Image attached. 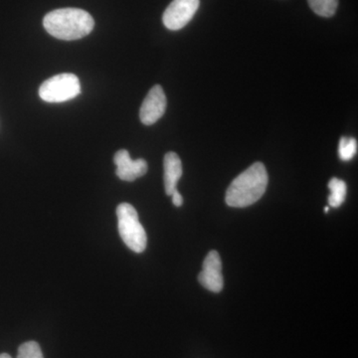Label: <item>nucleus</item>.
<instances>
[{
    "label": "nucleus",
    "instance_id": "obj_10",
    "mask_svg": "<svg viewBox=\"0 0 358 358\" xmlns=\"http://www.w3.org/2000/svg\"><path fill=\"white\" fill-rule=\"evenodd\" d=\"M329 188L331 190V194L329 196V206L338 208L345 202L348 186L345 181L334 178L329 180Z\"/></svg>",
    "mask_w": 358,
    "mask_h": 358
},
{
    "label": "nucleus",
    "instance_id": "obj_16",
    "mask_svg": "<svg viewBox=\"0 0 358 358\" xmlns=\"http://www.w3.org/2000/svg\"><path fill=\"white\" fill-rule=\"evenodd\" d=\"M329 206H327L326 208H324V212H326V213H327V212H329Z\"/></svg>",
    "mask_w": 358,
    "mask_h": 358
},
{
    "label": "nucleus",
    "instance_id": "obj_3",
    "mask_svg": "<svg viewBox=\"0 0 358 358\" xmlns=\"http://www.w3.org/2000/svg\"><path fill=\"white\" fill-rule=\"evenodd\" d=\"M120 236L131 251L143 253L147 248L148 237L133 205L122 203L117 208Z\"/></svg>",
    "mask_w": 358,
    "mask_h": 358
},
{
    "label": "nucleus",
    "instance_id": "obj_8",
    "mask_svg": "<svg viewBox=\"0 0 358 358\" xmlns=\"http://www.w3.org/2000/svg\"><path fill=\"white\" fill-rule=\"evenodd\" d=\"M114 162L117 166L115 173L122 180L131 182L148 173L147 162L143 159H131L128 150H119L115 155Z\"/></svg>",
    "mask_w": 358,
    "mask_h": 358
},
{
    "label": "nucleus",
    "instance_id": "obj_11",
    "mask_svg": "<svg viewBox=\"0 0 358 358\" xmlns=\"http://www.w3.org/2000/svg\"><path fill=\"white\" fill-rule=\"evenodd\" d=\"M313 13L322 17H331L338 7V0H308Z\"/></svg>",
    "mask_w": 358,
    "mask_h": 358
},
{
    "label": "nucleus",
    "instance_id": "obj_13",
    "mask_svg": "<svg viewBox=\"0 0 358 358\" xmlns=\"http://www.w3.org/2000/svg\"><path fill=\"white\" fill-rule=\"evenodd\" d=\"M17 358H44L36 341H27L18 348Z\"/></svg>",
    "mask_w": 358,
    "mask_h": 358
},
{
    "label": "nucleus",
    "instance_id": "obj_15",
    "mask_svg": "<svg viewBox=\"0 0 358 358\" xmlns=\"http://www.w3.org/2000/svg\"><path fill=\"white\" fill-rule=\"evenodd\" d=\"M0 358H13V357H11L10 355H7V353H1V355H0Z\"/></svg>",
    "mask_w": 358,
    "mask_h": 358
},
{
    "label": "nucleus",
    "instance_id": "obj_14",
    "mask_svg": "<svg viewBox=\"0 0 358 358\" xmlns=\"http://www.w3.org/2000/svg\"><path fill=\"white\" fill-rule=\"evenodd\" d=\"M171 197H173V204L176 205V207H180L181 205L183 204L182 196H181V194L178 192V189L171 194Z\"/></svg>",
    "mask_w": 358,
    "mask_h": 358
},
{
    "label": "nucleus",
    "instance_id": "obj_5",
    "mask_svg": "<svg viewBox=\"0 0 358 358\" xmlns=\"http://www.w3.org/2000/svg\"><path fill=\"white\" fill-rule=\"evenodd\" d=\"M199 6L200 0H173L164 11L162 22L173 31L182 29L192 20Z\"/></svg>",
    "mask_w": 358,
    "mask_h": 358
},
{
    "label": "nucleus",
    "instance_id": "obj_4",
    "mask_svg": "<svg viewBox=\"0 0 358 358\" xmlns=\"http://www.w3.org/2000/svg\"><path fill=\"white\" fill-rule=\"evenodd\" d=\"M81 93V84L76 75L65 73L49 78L41 85L39 96L48 103H63L76 98Z\"/></svg>",
    "mask_w": 358,
    "mask_h": 358
},
{
    "label": "nucleus",
    "instance_id": "obj_1",
    "mask_svg": "<svg viewBox=\"0 0 358 358\" xmlns=\"http://www.w3.org/2000/svg\"><path fill=\"white\" fill-rule=\"evenodd\" d=\"M268 173L262 162H255L232 181L225 201L230 207H243L256 203L267 189Z\"/></svg>",
    "mask_w": 358,
    "mask_h": 358
},
{
    "label": "nucleus",
    "instance_id": "obj_6",
    "mask_svg": "<svg viewBox=\"0 0 358 358\" xmlns=\"http://www.w3.org/2000/svg\"><path fill=\"white\" fill-rule=\"evenodd\" d=\"M166 96L164 89L159 85H155L148 92L143 100L140 110V119L145 126H152L155 124L166 110Z\"/></svg>",
    "mask_w": 358,
    "mask_h": 358
},
{
    "label": "nucleus",
    "instance_id": "obj_7",
    "mask_svg": "<svg viewBox=\"0 0 358 358\" xmlns=\"http://www.w3.org/2000/svg\"><path fill=\"white\" fill-rule=\"evenodd\" d=\"M199 281L201 286L213 293L222 291V263L218 252H209L202 265V272L199 275Z\"/></svg>",
    "mask_w": 358,
    "mask_h": 358
},
{
    "label": "nucleus",
    "instance_id": "obj_9",
    "mask_svg": "<svg viewBox=\"0 0 358 358\" xmlns=\"http://www.w3.org/2000/svg\"><path fill=\"white\" fill-rule=\"evenodd\" d=\"M164 188L167 195L173 194L178 189V183L182 176V164L176 152H167L164 159Z\"/></svg>",
    "mask_w": 358,
    "mask_h": 358
},
{
    "label": "nucleus",
    "instance_id": "obj_12",
    "mask_svg": "<svg viewBox=\"0 0 358 358\" xmlns=\"http://www.w3.org/2000/svg\"><path fill=\"white\" fill-rule=\"evenodd\" d=\"M357 141L355 138L343 136L339 141L338 155L343 162L352 159L357 154Z\"/></svg>",
    "mask_w": 358,
    "mask_h": 358
},
{
    "label": "nucleus",
    "instance_id": "obj_2",
    "mask_svg": "<svg viewBox=\"0 0 358 358\" xmlns=\"http://www.w3.org/2000/svg\"><path fill=\"white\" fill-rule=\"evenodd\" d=\"M46 31L55 38L72 41L93 31L95 21L91 14L79 8H61L45 15Z\"/></svg>",
    "mask_w": 358,
    "mask_h": 358
}]
</instances>
